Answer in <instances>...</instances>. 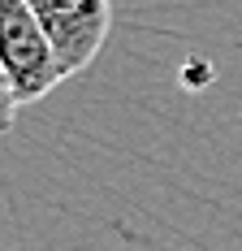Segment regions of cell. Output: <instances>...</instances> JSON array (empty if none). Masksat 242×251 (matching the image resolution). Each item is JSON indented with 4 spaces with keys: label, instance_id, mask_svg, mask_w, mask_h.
Segmentation results:
<instances>
[{
    "label": "cell",
    "instance_id": "6da1fadb",
    "mask_svg": "<svg viewBox=\"0 0 242 251\" xmlns=\"http://www.w3.org/2000/svg\"><path fill=\"white\" fill-rule=\"evenodd\" d=\"M0 65L22 104L44 100L61 82V65L30 0H0Z\"/></svg>",
    "mask_w": 242,
    "mask_h": 251
},
{
    "label": "cell",
    "instance_id": "3957f363",
    "mask_svg": "<svg viewBox=\"0 0 242 251\" xmlns=\"http://www.w3.org/2000/svg\"><path fill=\"white\" fill-rule=\"evenodd\" d=\"M18 108H22V100H18L13 82H9V74H4V65H0V134H9V130H13Z\"/></svg>",
    "mask_w": 242,
    "mask_h": 251
},
{
    "label": "cell",
    "instance_id": "7a4b0ae2",
    "mask_svg": "<svg viewBox=\"0 0 242 251\" xmlns=\"http://www.w3.org/2000/svg\"><path fill=\"white\" fill-rule=\"evenodd\" d=\"M30 9L52 44L61 78L82 74L99 56L113 26V0H30Z\"/></svg>",
    "mask_w": 242,
    "mask_h": 251
}]
</instances>
